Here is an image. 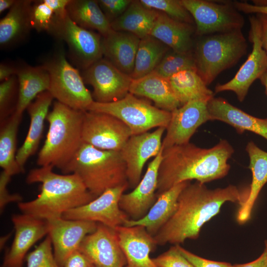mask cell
Listing matches in <instances>:
<instances>
[{
  "label": "cell",
  "mask_w": 267,
  "mask_h": 267,
  "mask_svg": "<svg viewBox=\"0 0 267 267\" xmlns=\"http://www.w3.org/2000/svg\"><path fill=\"white\" fill-rule=\"evenodd\" d=\"M248 194V189L243 192L233 185L211 189L204 183L189 182L178 196L176 212L153 236L157 245H179L197 239L203 225L219 214L224 203L241 206Z\"/></svg>",
  "instance_id": "cell-1"
},
{
  "label": "cell",
  "mask_w": 267,
  "mask_h": 267,
  "mask_svg": "<svg viewBox=\"0 0 267 267\" xmlns=\"http://www.w3.org/2000/svg\"><path fill=\"white\" fill-rule=\"evenodd\" d=\"M233 152V147L225 139L209 148L189 142L163 149L157 197L183 181L194 179L205 184L224 178L230 170L227 161Z\"/></svg>",
  "instance_id": "cell-2"
},
{
  "label": "cell",
  "mask_w": 267,
  "mask_h": 267,
  "mask_svg": "<svg viewBox=\"0 0 267 267\" xmlns=\"http://www.w3.org/2000/svg\"><path fill=\"white\" fill-rule=\"evenodd\" d=\"M53 167L43 166L30 171L26 182L41 183L35 199L18 203L22 214L48 221L62 217L67 211L86 204L96 198L75 174L60 175Z\"/></svg>",
  "instance_id": "cell-3"
},
{
  "label": "cell",
  "mask_w": 267,
  "mask_h": 267,
  "mask_svg": "<svg viewBox=\"0 0 267 267\" xmlns=\"http://www.w3.org/2000/svg\"><path fill=\"white\" fill-rule=\"evenodd\" d=\"M84 111L72 108L57 101L54 102L46 117L48 130L38 154V165L50 166L64 171L83 143Z\"/></svg>",
  "instance_id": "cell-4"
},
{
  "label": "cell",
  "mask_w": 267,
  "mask_h": 267,
  "mask_svg": "<svg viewBox=\"0 0 267 267\" xmlns=\"http://www.w3.org/2000/svg\"><path fill=\"white\" fill-rule=\"evenodd\" d=\"M63 173L77 175L95 197L108 189L129 185L120 151L101 150L85 143Z\"/></svg>",
  "instance_id": "cell-5"
},
{
  "label": "cell",
  "mask_w": 267,
  "mask_h": 267,
  "mask_svg": "<svg viewBox=\"0 0 267 267\" xmlns=\"http://www.w3.org/2000/svg\"><path fill=\"white\" fill-rule=\"evenodd\" d=\"M200 37L194 52L196 71L208 86L246 53L247 44L241 30Z\"/></svg>",
  "instance_id": "cell-6"
},
{
  "label": "cell",
  "mask_w": 267,
  "mask_h": 267,
  "mask_svg": "<svg viewBox=\"0 0 267 267\" xmlns=\"http://www.w3.org/2000/svg\"><path fill=\"white\" fill-rule=\"evenodd\" d=\"M47 71L48 91L56 101L72 108L86 111L94 101L78 68L68 60L63 48L56 50L42 64Z\"/></svg>",
  "instance_id": "cell-7"
},
{
  "label": "cell",
  "mask_w": 267,
  "mask_h": 267,
  "mask_svg": "<svg viewBox=\"0 0 267 267\" xmlns=\"http://www.w3.org/2000/svg\"><path fill=\"white\" fill-rule=\"evenodd\" d=\"M87 110L115 117L131 130L132 135L148 132L155 128H167L171 112L158 108L148 101L129 92L122 99L109 103L93 101Z\"/></svg>",
  "instance_id": "cell-8"
},
{
  "label": "cell",
  "mask_w": 267,
  "mask_h": 267,
  "mask_svg": "<svg viewBox=\"0 0 267 267\" xmlns=\"http://www.w3.org/2000/svg\"><path fill=\"white\" fill-rule=\"evenodd\" d=\"M195 23V34L204 36L241 30L244 19L233 2L180 0Z\"/></svg>",
  "instance_id": "cell-9"
},
{
  "label": "cell",
  "mask_w": 267,
  "mask_h": 267,
  "mask_svg": "<svg viewBox=\"0 0 267 267\" xmlns=\"http://www.w3.org/2000/svg\"><path fill=\"white\" fill-rule=\"evenodd\" d=\"M49 34L66 44L71 60L82 71L103 56L102 36L78 25L68 14L63 17H56Z\"/></svg>",
  "instance_id": "cell-10"
},
{
  "label": "cell",
  "mask_w": 267,
  "mask_h": 267,
  "mask_svg": "<svg viewBox=\"0 0 267 267\" xmlns=\"http://www.w3.org/2000/svg\"><path fill=\"white\" fill-rule=\"evenodd\" d=\"M132 135L122 121L111 115L84 111L82 140L99 149L120 151Z\"/></svg>",
  "instance_id": "cell-11"
},
{
  "label": "cell",
  "mask_w": 267,
  "mask_h": 267,
  "mask_svg": "<svg viewBox=\"0 0 267 267\" xmlns=\"http://www.w3.org/2000/svg\"><path fill=\"white\" fill-rule=\"evenodd\" d=\"M249 21L251 52L231 80L218 84L215 89L216 93L233 91L240 102L244 100L252 84L260 79L267 68V53L262 46L259 20L256 15H252Z\"/></svg>",
  "instance_id": "cell-12"
},
{
  "label": "cell",
  "mask_w": 267,
  "mask_h": 267,
  "mask_svg": "<svg viewBox=\"0 0 267 267\" xmlns=\"http://www.w3.org/2000/svg\"><path fill=\"white\" fill-rule=\"evenodd\" d=\"M85 83L93 88L94 101L109 103L120 100L129 92L133 79L105 58L81 72Z\"/></svg>",
  "instance_id": "cell-13"
},
{
  "label": "cell",
  "mask_w": 267,
  "mask_h": 267,
  "mask_svg": "<svg viewBox=\"0 0 267 267\" xmlns=\"http://www.w3.org/2000/svg\"><path fill=\"white\" fill-rule=\"evenodd\" d=\"M129 187L125 185L108 189L89 203L64 213L62 218L100 223L112 228L123 225L130 218L120 208L119 202Z\"/></svg>",
  "instance_id": "cell-14"
},
{
  "label": "cell",
  "mask_w": 267,
  "mask_h": 267,
  "mask_svg": "<svg viewBox=\"0 0 267 267\" xmlns=\"http://www.w3.org/2000/svg\"><path fill=\"white\" fill-rule=\"evenodd\" d=\"M165 128L153 132L132 135L120 151L126 165L129 186L134 188L141 180L143 167L151 158L155 157L162 148V138Z\"/></svg>",
  "instance_id": "cell-15"
},
{
  "label": "cell",
  "mask_w": 267,
  "mask_h": 267,
  "mask_svg": "<svg viewBox=\"0 0 267 267\" xmlns=\"http://www.w3.org/2000/svg\"><path fill=\"white\" fill-rule=\"evenodd\" d=\"M79 250L97 267H125L127 264L115 229L100 223L84 238Z\"/></svg>",
  "instance_id": "cell-16"
},
{
  "label": "cell",
  "mask_w": 267,
  "mask_h": 267,
  "mask_svg": "<svg viewBox=\"0 0 267 267\" xmlns=\"http://www.w3.org/2000/svg\"><path fill=\"white\" fill-rule=\"evenodd\" d=\"M208 101H189L171 112V120L162 140L163 149L189 142L197 129L210 121Z\"/></svg>",
  "instance_id": "cell-17"
},
{
  "label": "cell",
  "mask_w": 267,
  "mask_h": 267,
  "mask_svg": "<svg viewBox=\"0 0 267 267\" xmlns=\"http://www.w3.org/2000/svg\"><path fill=\"white\" fill-rule=\"evenodd\" d=\"M48 234L51 241L54 258L63 267L67 259L79 250L84 238L95 231L97 223L83 220H67L63 218L47 221Z\"/></svg>",
  "instance_id": "cell-18"
},
{
  "label": "cell",
  "mask_w": 267,
  "mask_h": 267,
  "mask_svg": "<svg viewBox=\"0 0 267 267\" xmlns=\"http://www.w3.org/2000/svg\"><path fill=\"white\" fill-rule=\"evenodd\" d=\"M163 148L148 164L146 172L138 184L131 192L123 193L119 206L129 217L136 221L144 217L157 199L159 166Z\"/></svg>",
  "instance_id": "cell-19"
},
{
  "label": "cell",
  "mask_w": 267,
  "mask_h": 267,
  "mask_svg": "<svg viewBox=\"0 0 267 267\" xmlns=\"http://www.w3.org/2000/svg\"><path fill=\"white\" fill-rule=\"evenodd\" d=\"M15 236L10 249L5 255L2 267H22L30 248L48 234L47 221L22 214L12 218Z\"/></svg>",
  "instance_id": "cell-20"
},
{
  "label": "cell",
  "mask_w": 267,
  "mask_h": 267,
  "mask_svg": "<svg viewBox=\"0 0 267 267\" xmlns=\"http://www.w3.org/2000/svg\"><path fill=\"white\" fill-rule=\"evenodd\" d=\"M115 229L126 257L125 267H158L150 257L157 244L144 227L121 225Z\"/></svg>",
  "instance_id": "cell-21"
},
{
  "label": "cell",
  "mask_w": 267,
  "mask_h": 267,
  "mask_svg": "<svg viewBox=\"0 0 267 267\" xmlns=\"http://www.w3.org/2000/svg\"><path fill=\"white\" fill-rule=\"evenodd\" d=\"M210 121L218 120L233 127L238 134L248 131L267 140V118L252 116L222 97L212 98L208 102Z\"/></svg>",
  "instance_id": "cell-22"
},
{
  "label": "cell",
  "mask_w": 267,
  "mask_h": 267,
  "mask_svg": "<svg viewBox=\"0 0 267 267\" xmlns=\"http://www.w3.org/2000/svg\"><path fill=\"white\" fill-rule=\"evenodd\" d=\"M140 40L131 33L112 30L102 37L103 56L119 70L131 76Z\"/></svg>",
  "instance_id": "cell-23"
},
{
  "label": "cell",
  "mask_w": 267,
  "mask_h": 267,
  "mask_svg": "<svg viewBox=\"0 0 267 267\" xmlns=\"http://www.w3.org/2000/svg\"><path fill=\"white\" fill-rule=\"evenodd\" d=\"M53 97L48 90L40 93L28 106L30 126L24 141L16 152V161L24 170L28 159L36 152L43 133L44 122Z\"/></svg>",
  "instance_id": "cell-24"
},
{
  "label": "cell",
  "mask_w": 267,
  "mask_h": 267,
  "mask_svg": "<svg viewBox=\"0 0 267 267\" xmlns=\"http://www.w3.org/2000/svg\"><path fill=\"white\" fill-rule=\"evenodd\" d=\"M33 0H16L0 20V46L8 49L25 41L32 30L30 12Z\"/></svg>",
  "instance_id": "cell-25"
},
{
  "label": "cell",
  "mask_w": 267,
  "mask_h": 267,
  "mask_svg": "<svg viewBox=\"0 0 267 267\" xmlns=\"http://www.w3.org/2000/svg\"><path fill=\"white\" fill-rule=\"evenodd\" d=\"M190 181L181 182L163 192L157 196L156 201L144 217L136 221L129 220L123 225L142 226L150 234L154 236L176 212L178 196Z\"/></svg>",
  "instance_id": "cell-26"
},
{
  "label": "cell",
  "mask_w": 267,
  "mask_h": 267,
  "mask_svg": "<svg viewBox=\"0 0 267 267\" xmlns=\"http://www.w3.org/2000/svg\"><path fill=\"white\" fill-rule=\"evenodd\" d=\"M129 92L152 100L159 109L172 112L181 104L177 99L169 79L152 72L144 77L133 80Z\"/></svg>",
  "instance_id": "cell-27"
},
{
  "label": "cell",
  "mask_w": 267,
  "mask_h": 267,
  "mask_svg": "<svg viewBox=\"0 0 267 267\" xmlns=\"http://www.w3.org/2000/svg\"><path fill=\"white\" fill-rule=\"evenodd\" d=\"M250 163L249 168L252 175V179L248 188L246 200L240 206L237 212V222L242 224L251 217L255 203L263 187L267 182V152L257 146L252 141L246 147Z\"/></svg>",
  "instance_id": "cell-28"
},
{
  "label": "cell",
  "mask_w": 267,
  "mask_h": 267,
  "mask_svg": "<svg viewBox=\"0 0 267 267\" xmlns=\"http://www.w3.org/2000/svg\"><path fill=\"white\" fill-rule=\"evenodd\" d=\"M194 32L195 28L192 24L177 20L160 12L150 35L175 51L187 52L192 50Z\"/></svg>",
  "instance_id": "cell-29"
},
{
  "label": "cell",
  "mask_w": 267,
  "mask_h": 267,
  "mask_svg": "<svg viewBox=\"0 0 267 267\" xmlns=\"http://www.w3.org/2000/svg\"><path fill=\"white\" fill-rule=\"evenodd\" d=\"M18 99L15 113L22 116L29 104L40 93L48 90L49 74L43 65L32 66L25 63L18 64Z\"/></svg>",
  "instance_id": "cell-30"
},
{
  "label": "cell",
  "mask_w": 267,
  "mask_h": 267,
  "mask_svg": "<svg viewBox=\"0 0 267 267\" xmlns=\"http://www.w3.org/2000/svg\"><path fill=\"white\" fill-rule=\"evenodd\" d=\"M159 12L144 6L140 0H132L125 11L111 22V27L114 31L131 33L141 39L150 35Z\"/></svg>",
  "instance_id": "cell-31"
},
{
  "label": "cell",
  "mask_w": 267,
  "mask_h": 267,
  "mask_svg": "<svg viewBox=\"0 0 267 267\" xmlns=\"http://www.w3.org/2000/svg\"><path fill=\"white\" fill-rule=\"evenodd\" d=\"M66 9L69 17L78 25L96 30L102 37L112 30L97 0H70Z\"/></svg>",
  "instance_id": "cell-32"
},
{
  "label": "cell",
  "mask_w": 267,
  "mask_h": 267,
  "mask_svg": "<svg viewBox=\"0 0 267 267\" xmlns=\"http://www.w3.org/2000/svg\"><path fill=\"white\" fill-rule=\"evenodd\" d=\"M169 80L181 105L194 100L209 101L214 97V92L207 87L196 70L180 71Z\"/></svg>",
  "instance_id": "cell-33"
},
{
  "label": "cell",
  "mask_w": 267,
  "mask_h": 267,
  "mask_svg": "<svg viewBox=\"0 0 267 267\" xmlns=\"http://www.w3.org/2000/svg\"><path fill=\"white\" fill-rule=\"evenodd\" d=\"M22 117L14 113L0 122V166L11 176L24 172L16 158L17 135Z\"/></svg>",
  "instance_id": "cell-34"
},
{
  "label": "cell",
  "mask_w": 267,
  "mask_h": 267,
  "mask_svg": "<svg viewBox=\"0 0 267 267\" xmlns=\"http://www.w3.org/2000/svg\"><path fill=\"white\" fill-rule=\"evenodd\" d=\"M170 49L150 35L140 39L131 77L138 79L152 72Z\"/></svg>",
  "instance_id": "cell-35"
},
{
  "label": "cell",
  "mask_w": 267,
  "mask_h": 267,
  "mask_svg": "<svg viewBox=\"0 0 267 267\" xmlns=\"http://www.w3.org/2000/svg\"><path fill=\"white\" fill-rule=\"evenodd\" d=\"M186 70H196L194 53L192 51L178 52L170 49L153 72L169 79L173 75Z\"/></svg>",
  "instance_id": "cell-36"
},
{
  "label": "cell",
  "mask_w": 267,
  "mask_h": 267,
  "mask_svg": "<svg viewBox=\"0 0 267 267\" xmlns=\"http://www.w3.org/2000/svg\"><path fill=\"white\" fill-rule=\"evenodd\" d=\"M19 83L17 75L0 84V121L2 122L15 111L18 99Z\"/></svg>",
  "instance_id": "cell-37"
},
{
  "label": "cell",
  "mask_w": 267,
  "mask_h": 267,
  "mask_svg": "<svg viewBox=\"0 0 267 267\" xmlns=\"http://www.w3.org/2000/svg\"><path fill=\"white\" fill-rule=\"evenodd\" d=\"M145 6L164 13L177 20L193 24V19L180 0H140Z\"/></svg>",
  "instance_id": "cell-38"
},
{
  "label": "cell",
  "mask_w": 267,
  "mask_h": 267,
  "mask_svg": "<svg viewBox=\"0 0 267 267\" xmlns=\"http://www.w3.org/2000/svg\"><path fill=\"white\" fill-rule=\"evenodd\" d=\"M56 16L44 0H33L30 12L32 29L49 33L55 22Z\"/></svg>",
  "instance_id": "cell-39"
},
{
  "label": "cell",
  "mask_w": 267,
  "mask_h": 267,
  "mask_svg": "<svg viewBox=\"0 0 267 267\" xmlns=\"http://www.w3.org/2000/svg\"><path fill=\"white\" fill-rule=\"evenodd\" d=\"M25 259L27 267H61L54 258L48 235L34 251L27 255Z\"/></svg>",
  "instance_id": "cell-40"
},
{
  "label": "cell",
  "mask_w": 267,
  "mask_h": 267,
  "mask_svg": "<svg viewBox=\"0 0 267 267\" xmlns=\"http://www.w3.org/2000/svg\"><path fill=\"white\" fill-rule=\"evenodd\" d=\"M152 259L158 267H195L182 255L176 245Z\"/></svg>",
  "instance_id": "cell-41"
},
{
  "label": "cell",
  "mask_w": 267,
  "mask_h": 267,
  "mask_svg": "<svg viewBox=\"0 0 267 267\" xmlns=\"http://www.w3.org/2000/svg\"><path fill=\"white\" fill-rule=\"evenodd\" d=\"M99 5L111 22L121 15L129 7L130 0H98Z\"/></svg>",
  "instance_id": "cell-42"
},
{
  "label": "cell",
  "mask_w": 267,
  "mask_h": 267,
  "mask_svg": "<svg viewBox=\"0 0 267 267\" xmlns=\"http://www.w3.org/2000/svg\"><path fill=\"white\" fill-rule=\"evenodd\" d=\"M182 255L185 257L195 267H232V265L224 262H218L208 260L182 247L180 245H176Z\"/></svg>",
  "instance_id": "cell-43"
},
{
  "label": "cell",
  "mask_w": 267,
  "mask_h": 267,
  "mask_svg": "<svg viewBox=\"0 0 267 267\" xmlns=\"http://www.w3.org/2000/svg\"><path fill=\"white\" fill-rule=\"evenodd\" d=\"M11 176L4 171L0 175V209L2 211L5 205L10 202L19 203L22 201V197L18 194L9 193L7 185L10 181Z\"/></svg>",
  "instance_id": "cell-44"
},
{
  "label": "cell",
  "mask_w": 267,
  "mask_h": 267,
  "mask_svg": "<svg viewBox=\"0 0 267 267\" xmlns=\"http://www.w3.org/2000/svg\"><path fill=\"white\" fill-rule=\"evenodd\" d=\"M254 4L246 1H234L233 4L240 12L267 15V0H254Z\"/></svg>",
  "instance_id": "cell-45"
},
{
  "label": "cell",
  "mask_w": 267,
  "mask_h": 267,
  "mask_svg": "<svg viewBox=\"0 0 267 267\" xmlns=\"http://www.w3.org/2000/svg\"><path fill=\"white\" fill-rule=\"evenodd\" d=\"M94 265L79 250L67 259L63 267H93Z\"/></svg>",
  "instance_id": "cell-46"
},
{
  "label": "cell",
  "mask_w": 267,
  "mask_h": 267,
  "mask_svg": "<svg viewBox=\"0 0 267 267\" xmlns=\"http://www.w3.org/2000/svg\"><path fill=\"white\" fill-rule=\"evenodd\" d=\"M51 9L57 17H63L67 14V6L70 0H44Z\"/></svg>",
  "instance_id": "cell-47"
},
{
  "label": "cell",
  "mask_w": 267,
  "mask_h": 267,
  "mask_svg": "<svg viewBox=\"0 0 267 267\" xmlns=\"http://www.w3.org/2000/svg\"><path fill=\"white\" fill-rule=\"evenodd\" d=\"M18 64L9 62H1L0 64V81L2 82L11 77L16 75Z\"/></svg>",
  "instance_id": "cell-48"
},
{
  "label": "cell",
  "mask_w": 267,
  "mask_h": 267,
  "mask_svg": "<svg viewBox=\"0 0 267 267\" xmlns=\"http://www.w3.org/2000/svg\"><path fill=\"white\" fill-rule=\"evenodd\" d=\"M232 267H267V250L265 248L261 255L254 261L243 264H235Z\"/></svg>",
  "instance_id": "cell-49"
},
{
  "label": "cell",
  "mask_w": 267,
  "mask_h": 267,
  "mask_svg": "<svg viewBox=\"0 0 267 267\" xmlns=\"http://www.w3.org/2000/svg\"><path fill=\"white\" fill-rule=\"evenodd\" d=\"M260 24L262 46L267 53V15L256 14Z\"/></svg>",
  "instance_id": "cell-50"
},
{
  "label": "cell",
  "mask_w": 267,
  "mask_h": 267,
  "mask_svg": "<svg viewBox=\"0 0 267 267\" xmlns=\"http://www.w3.org/2000/svg\"><path fill=\"white\" fill-rule=\"evenodd\" d=\"M16 0H0V13L7 9H10L16 2Z\"/></svg>",
  "instance_id": "cell-51"
},
{
  "label": "cell",
  "mask_w": 267,
  "mask_h": 267,
  "mask_svg": "<svg viewBox=\"0 0 267 267\" xmlns=\"http://www.w3.org/2000/svg\"><path fill=\"white\" fill-rule=\"evenodd\" d=\"M259 80L262 85L265 87L266 94L267 96V68Z\"/></svg>",
  "instance_id": "cell-52"
},
{
  "label": "cell",
  "mask_w": 267,
  "mask_h": 267,
  "mask_svg": "<svg viewBox=\"0 0 267 267\" xmlns=\"http://www.w3.org/2000/svg\"><path fill=\"white\" fill-rule=\"evenodd\" d=\"M9 236H10V234L7 235L6 236H5L1 238V239H0V248L1 249V248L3 247L5 241H6V240L9 237Z\"/></svg>",
  "instance_id": "cell-53"
},
{
  "label": "cell",
  "mask_w": 267,
  "mask_h": 267,
  "mask_svg": "<svg viewBox=\"0 0 267 267\" xmlns=\"http://www.w3.org/2000/svg\"><path fill=\"white\" fill-rule=\"evenodd\" d=\"M265 248L267 250V240L265 241Z\"/></svg>",
  "instance_id": "cell-54"
},
{
  "label": "cell",
  "mask_w": 267,
  "mask_h": 267,
  "mask_svg": "<svg viewBox=\"0 0 267 267\" xmlns=\"http://www.w3.org/2000/svg\"><path fill=\"white\" fill-rule=\"evenodd\" d=\"M93 267H96V266H93Z\"/></svg>",
  "instance_id": "cell-55"
}]
</instances>
